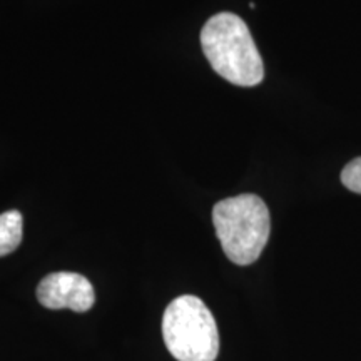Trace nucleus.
<instances>
[{
	"mask_svg": "<svg viewBox=\"0 0 361 361\" xmlns=\"http://www.w3.org/2000/svg\"><path fill=\"white\" fill-rule=\"evenodd\" d=\"M343 186L350 191L361 194V157H356L341 171Z\"/></svg>",
	"mask_w": 361,
	"mask_h": 361,
	"instance_id": "nucleus-6",
	"label": "nucleus"
},
{
	"mask_svg": "<svg viewBox=\"0 0 361 361\" xmlns=\"http://www.w3.org/2000/svg\"><path fill=\"white\" fill-rule=\"evenodd\" d=\"M39 303L47 310H72L85 313L96 303V293L90 281L79 273L47 274L37 286Z\"/></svg>",
	"mask_w": 361,
	"mask_h": 361,
	"instance_id": "nucleus-4",
	"label": "nucleus"
},
{
	"mask_svg": "<svg viewBox=\"0 0 361 361\" xmlns=\"http://www.w3.org/2000/svg\"><path fill=\"white\" fill-rule=\"evenodd\" d=\"M166 348L178 361H214L219 331L213 313L201 298L183 295L171 301L162 316Z\"/></svg>",
	"mask_w": 361,
	"mask_h": 361,
	"instance_id": "nucleus-3",
	"label": "nucleus"
},
{
	"mask_svg": "<svg viewBox=\"0 0 361 361\" xmlns=\"http://www.w3.org/2000/svg\"><path fill=\"white\" fill-rule=\"evenodd\" d=\"M201 47L221 78L239 87H252L264 79V66L246 22L236 13L221 12L201 30Z\"/></svg>",
	"mask_w": 361,
	"mask_h": 361,
	"instance_id": "nucleus-1",
	"label": "nucleus"
},
{
	"mask_svg": "<svg viewBox=\"0 0 361 361\" xmlns=\"http://www.w3.org/2000/svg\"><path fill=\"white\" fill-rule=\"evenodd\" d=\"M213 223L224 255L247 266L259 258L271 231L269 209L256 194H239L213 207Z\"/></svg>",
	"mask_w": 361,
	"mask_h": 361,
	"instance_id": "nucleus-2",
	"label": "nucleus"
},
{
	"mask_svg": "<svg viewBox=\"0 0 361 361\" xmlns=\"http://www.w3.org/2000/svg\"><path fill=\"white\" fill-rule=\"evenodd\" d=\"M24 236V218L12 209L0 214V258L11 255L20 246Z\"/></svg>",
	"mask_w": 361,
	"mask_h": 361,
	"instance_id": "nucleus-5",
	"label": "nucleus"
}]
</instances>
